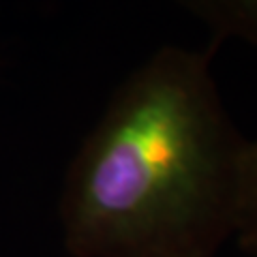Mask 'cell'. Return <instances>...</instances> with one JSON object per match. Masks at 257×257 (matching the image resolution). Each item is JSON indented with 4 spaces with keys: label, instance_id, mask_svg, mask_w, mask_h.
I'll return each instance as SVG.
<instances>
[{
    "label": "cell",
    "instance_id": "cell-3",
    "mask_svg": "<svg viewBox=\"0 0 257 257\" xmlns=\"http://www.w3.org/2000/svg\"><path fill=\"white\" fill-rule=\"evenodd\" d=\"M238 240H240V246H242L248 255L257 257V172H255L253 202H251V208H248L242 229L238 231Z\"/></svg>",
    "mask_w": 257,
    "mask_h": 257
},
{
    "label": "cell",
    "instance_id": "cell-1",
    "mask_svg": "<svg viewBox=\"0 0 257 257\" xmlns=\"http://www.w3.org/2000/svg\"><path fill=\"white\" fill-rule=\"evenodd\" d=\"M216 45H165L111 96L67 176L62 225L77 257H210L242 229L257 140L212 75Z\"/></svg>",
    "mask_w": 257,
    "mask_h": 257
},
{
    "label": "cell",
    "instance_id": "cell-2",
    "mask_svg": "<svg viewBox=\"0 0 257 257\" xmlns=\"http://www.w3.org/2000/svg\"><path fill=\"white\" fill-rule=\"evenodd\" d=\"M210 30V43L238 39L257 47V0H176Z\"/></svg>",
    "mask_w": 257,
    "mask_h": 257
}]
</instances>
